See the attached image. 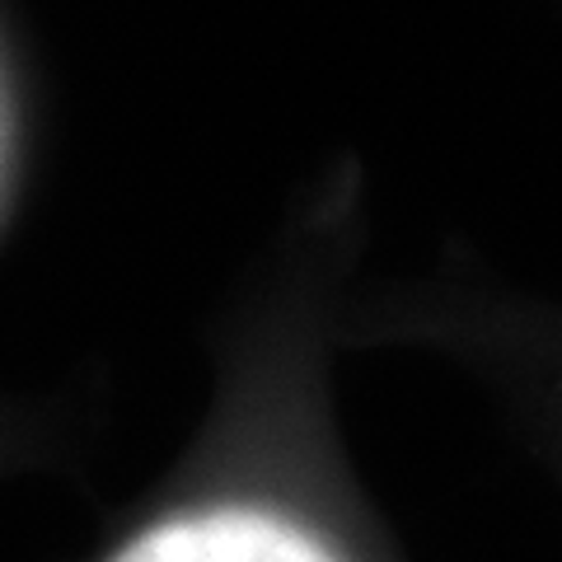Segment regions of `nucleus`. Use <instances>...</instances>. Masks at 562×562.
<instances>
[{
    "instance_id": "f257e3e1",
    "label": "nucleus",
    "mask_w": 562,
    "mask_h": 562,
    "mask_svg": "<svg viewBox=\"0 0 562 562\" xmlns=\"http://www.w3.org/2000/svg\"><path fill=\"white\" fill-rule=\"evenodd\" d=\"M113 562H338L301 525L249 506L173 516L140 535Z\"/></svg>"
}]
</instances>
